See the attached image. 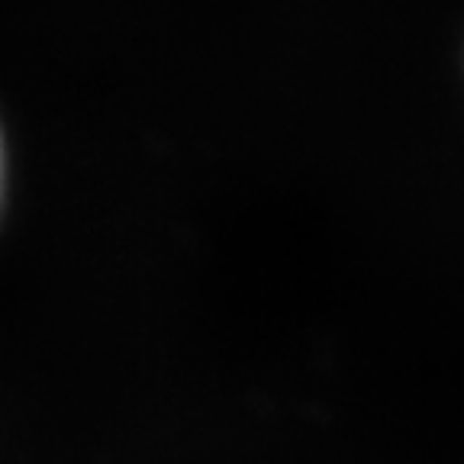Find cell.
<instances>
[{
    "mask_svg": "<svg viewBox=\"0 0 464 464\" xmlns=\"http://www.w3.org/2000/svg\"><path fill=\"white\" fill-rule=\"evenodd\" d=\"M0 190H4V149H0Z\"/></svg>",
    "mask_w": 464,
    "mask_h": 464,
    "instance_id": "1",
    "label": "cell"
}]
</instances>
